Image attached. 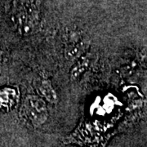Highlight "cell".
I'll return each mask as SVG.
<instances>
[{
	"label": "cell",
	"instance_id": "cell-2",
	"mask_svg": "<svg viewBox=\"0 0 147 147\" xmlns=\"http://www.w3.org/2000/svg\"><path fill=\"white\" fill-rule=\"evenodd\" d=\"M37 90L40 95L51 103L57 101V95L48 79H41L37 84Z\"/></svg>",
	"mask_w": 147,
	"mask_h": 147
},
{
	"label": "cell",
	"instance_id": "cell-4",
	"mask_svg": "<svg viewBox=\"0 0 147 147\" xmlns=\"http://www.w3.org/2000/svg\"><path fill=\"white\" fill-rule=\"evenodd\" d=\"M79 58L80 59L78 60V61L74 65V68L71 69L70 75H71V79L73 80L79 79L89 65L90 59L88 56L81 57Z\"/></svg>",
	"mask_w": 147,
	"mask_h": 147
},
{
	"label": "cell",
	"instance_id": "cell-3",
	"mask_svg": "<svg viewBox=\"0 0 147 147\" xmlns=\"http://www.w3.org/2000/svg\"><path fill=\"white\" fill-rule=\"evenodd\" d=\"M87 47H88V40L86 38L77 43L66 45L65 52V57L68 60H75L77 58L81 57Z\"/></svg>",
	"mask_w": 147,
	"mask_h": 147
},
{
	"label": "cell",
	"instance_id": "cell-1",
	"mask_svg": "<svg viewBox=\"0 0 147 147\" xmlns=\"http://www.w3.org/2000/svg\"><path fill=\"white\" fill-rule=\"evenodd\" d=\"M21 114L27 122L34 127L43 124L48 117L47 108L44 100L34 95L26 97L21 108Z\"/></svg>",
	"mask_w": 147,
	"mask_h": 147
}]
</instances>
